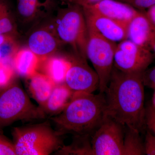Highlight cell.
I'll list each match as a JSON object with an SVG mask.
<instances>
[{"instance_id": "obj_1", "label": "cell", "mask_w": 155, "mask_h": 155, "mask_svg": "<svg viewBox=\"0 0 155 155\" xmlns=\"http://www.w3.org/2000/svg\"><path fill=\"white\" fill-rule=\"evenodd\" d=\"M142 74L123 72L114 66L104 93V116L140 132L146 127Z\"/></svg>"}, {"instance_id": "obj_2", "label": "cell", "mask_w": 155, "mask_h": 155, "mask_svg": "<svg viewBox=\"0 0 155 155\" xmlns=\"http://www.w3.org/2000/svg\"><path fill=\"white\" fill-rule=\"evenodd\" d=\"M105 105L104 93H75L64 110L51 119L61 136H90L103 121Z\"/></svg>"}, {"instance_id": "obj_3", "label": "cell", "mask_w": 155, "mask_h": 155, "mask_svg": "<svg viewBox=\"0 0 155 155\" xmlns=\"http://www.w3.org/2000/svg\"><path fill=\"white\" fill-rule=\"evenodd\" d=\"M53 19L54 29L63 44L72 47L74 53L87 58L86 48L88 35L86 20L81 6L59 2Z\"/></svg>"}, {"instance_id": "obj_4", "label": "cell", "mask_w": 155, "mask_h": 155, "mask_svg": "<svg viewBox=\"0 0 155 155\" xmlns=\"http://www.w3.org/2000/svg\"><path fill=\"white\" fill-rule=\"evenodd\" d=\"M17 155H48L63 147L61 136L48 122L15 127L12 131Z\"/></svg>"}, {"instance_id": "obj_5", "label": "cell", "mask_w": 155, "mask_h": 155, "mask_svg": "<svg viewBox=\"0 0 155 155\" xmlns=\"http://www.w3.org/2000/svg\"><path fill=\"white\" fill-rule=\"evenodd\" d=\"M35 105L16 79L0 89V127L17 121H31L46 117Z\"/></svg>"}, {"instance_id": "obj_6", "label": "cell", "mask_w": 155, "mask_h": 155, "mask_svg": "<svg viewBox=\"0 0 155 155\" xmlns=\"http://www.w3.org/2000/svg\"><path fill=\"white\" fill-rule=\"evenodd\" d=\"M87 58L91 62L98 77L100 92L104 93L114 67V54L117 43L103 37L87 26Z\"/></svg>"}, {"instance_id": "obj_7", "label": "cell", "mask_w": 155, "mask_h": 155, "mask_svg": "<svg viewBox=\"0 0 155 155\" xmlns=\"http://www.w3.org/2000/svg\"><path fill=\"white\" fill-rule=\"evenodd\" d=\"M125 127L104 116L91 135L92 155H123Z\"/></svg>"}, {"instance_id": "obj_8", "label": "cell", "mask_w": 155, "mask_h": 155, "mask_svg": "<svg viewBox=\"0 0 155 155\" xmlns=\"http://www.w3.org/2000/svg\"><path fill=\"white\" fill-rule=\"evenodd\" d=\"M154 58L150 50L126 39L117 44L114 54V66L123 72L142 74Z\"/></svg>"}, {"instance_id": "obj_9", "label": "cell", "mask_w": 155, "mask_h": 155, "mask_svg": "<svg viewBox=\"0 0 155 155\" xmlns=\"http://www.w3.org/2000/svg\"><path fill=\"white\" fill-rule=\"evenodd\" d=\"M70 67L64 84L73 93H93L99 88L96 72L89 67L86 58L74 53L70 56Z\"/></svg>"}, {"instance_id": "obj_10", "label": "cell", "mask_w": 155, "mask_h": 155, "mask_svg": "<svg viewBox=\"0 0 155 155\" xmlns=\"http://www.w3.org/2000/svg\"><path fill=\"white\" fill-rule=\"evenodd\" d=\"M27 47L42 60L56 52L62 42L56 35L52 22L51 25H40L34 27L28 35Z\"/></svg>"}, {"instance_id": "obj_11", "label": "cell", "mask_w": 155, "mask_h": 155, "mask_svg": "<svg viewBox=\"0 0 155 155\" xmlns=\"http://www.w3.org/2000/svg\"><path fill=\"white\" fill-rule=\"evenodd\" d=\"M58 4V0H17V19L24 24H38L52 14Z\"/></svg>"}, {"instance_id": "obj_12", "label": "cell", "mask_w": 155, "mask_h": 155, "mask_svg": "<svg viewBox=\"0 0 155 155\" xmlns=\"http://www.w3.org/2000/svg\"><path fill=\"white\" fill-rule=\"evenodd\" d=\"M126 39L151 51L155 40V25L148 17L146 11H138L128 22Z\"/></svg>"}, {"instance_id": "obj_13", "label": "cell", "mask_w": 155, "mask_h": 155, "mask_svg": "<svg viewBox=\"0 0 155 155\" xmlns=\"http://www.w3.org/2000/svg\"><path fill=\"white\" fill-rule=\"evenodd\" d=\"M82 8L87 25L101 36L116 43L126 39V25Z\"/></svg>"}, {"instance_id": "obj_14", "label": "cell", "mask_w": 155, "mask_h": 155, "mask_svg": "<svg viewBox=\"0 0 155 155\" xmlns=\"http://www.w3.org/2000/svg\"><path fill=\"white\" fill-rule=\"evenodd\" d=\"M82 8L126 26L138 11L131 6L118 0H103L93 5Z\"/></svg>"}, {"instance_id": "obj_15", "label": "cell", "mask_w": 155, "mask_h": 155, "mask_svg": "<svg viewBox=\"0 0 155 155\" xmlns=\"http://www.w3.org/2000/svg\"><path fill=\"white\" fill-rule=\"evenodd\" d=\"M70 64V57L54 53L40 60L37 71L47 75L56 85L62 84Z\"/></svg>"}, {"instance_id": "obj_16", "label": "cell", "mask_w": 155, "mask_h": 155, "mask_svg": "<svg viewBox=\"0 0 155 155\" xmlns=\"http://www.w3.org/2000/svg\"><path fill=\"white\" fill-rule=\"evenodd\" d=\"M74 94L65 84H56L44 104L40 107L46 116H57L64 110Z\"/></svg>"}, {"instance_id": "obj_17", "label": "cell", "mask_w": 155, "mask_h": 155, "mask_svg": "<svg viewBox=\"0 0 155 155\" xmlns=\"http://www.w3.org/2000/svg\"><path fill=\"white\" fill-rule=\"evenodd\" d=\"M39 62L38 57L28 47L19 48L12 61L16 74L26 79L37 71Z\"/></svg>"}, {"instance_id": "obj_18", "label": "cell", "mask_w": 155, "mask_h": 155, "mask_svg": "<svg viewBox=\"0 0 155 155\" xmlns=\"http://www.w3.org/2000/svg\"><path fill=\"white\" fill-rule=\"evenodd\" d=\"M29 91L39 106L44 104L56 85L47 75L36 71L27 78Z\"/></svg>"}, {"instance_id": "obj_19", "label": "cell", "mask_w": 155, "mask_h": 155, "mask_svg": "<svg viewBox=\"0 0 155 155\" xmlns=\"http://www.w3.org/2000/svg\"><path fill=\"white\" fill-rule=\"evenodd\" d=\"M15 11L10 0H0V34L19 36Z\"/></svg>"}, {"instance_id": "obj_20", "label": "cell", "mask_w": 155, "mask_h": 155, "mask_svg": "<svg viewBox=\"0 0 155 155\" xmlns=\"http://www.w3.org/2000/svg\"><path fill=\"white\" fill-rule=\"evenodd\" d=\"M126 127L124 135L123 155L145 154L144 144L142 143L138 130Z\"/></svg>"}, {"instance_id": "obj_21", "label": "cell", "mask_w": 155, "mask_h": 155, "mask_svg": "<svg viewBox=\"0 0 155 155\" xmlns=\"http://www.w3.org/2000/svg\"><path fill=\"white\" fill-rule=\"evenodd\" d=\"M18 38L11 34H0V62H12L20 48Z\"/></svg>"}, {"instance_id": "obj_22", "label": "cell", "mask_w": 155, "mask_h": 155, "mask_svg": "<svg viewBox=\"0 0 155 155\" xmlns=\"http://www.w3.org/2000/svg\"><path fill=\"white\" fill-rule=\"evenodd\" d=\"M15 73L13 66L6 62H0V89L5 87L14 80Z\"/></svg>"}, {"instance_id": "obj_23", "label": "cell", "mask_w": 155, "mask_h": 155, "mask_svg": "<svg viewBox=\"0 0 155 155\" xmlns=\"http://www.w3.org/2000/svg\"><path fill=\"white\" fill-rule=\"evenodd\" d=\"M146 126L155 136V106L149 104L146 108Z\"/></svg>"}, {"instance_id": "obj_24", "label": "cell", "mask_w": 155, "mask_h": 155, "mask_svg": "<svg viewBox=\"0 0 155 155\" xmlns=\"http://www.w3.org/2000/svg\"><path fill=\"white\" fill-rule=\"evenodd\" d=\"M0 155H17L14 143L0 133Z\"/></svg>"}, {"instance_id": "obj_25", "label": "cell", "mask_w": 155, "mask_h": 155, "mask_svg": "<svg viewBox=\"0 0 155 155\" xmlns=\"http://www.w3.org/2000/svg\"><path fill=\"white\" fill-rule=\"evenodd\" d=\"M140 11L147 10L155 5V0H118Z\"/></svg>"}, {"instance_id": "obj_26", "label": "cell", "mask_w": 155, "mask_h": 155, "mask_svg": "<svg viewBox=\"0 0 155 155\" xmlns=\"http://www.w3.org/2000/svg\"><path fill=\"white\" fill-rule=\"evenodd\" d=\"M144 86L155 89V66L148 68L142 74Z\"/></svg>"}, {"instance_id": "obj_27", "label": "cell", "mask_w": 155, "mask_h": 155, "mask_svg": "<svg viewBox=\"0 0 155 155\" xmlns=\"http://www.w3.org/2000/svg\"><path fill=\"white\" fill-rule=\"evenodd\" d=\"M145 153L148 155H155V136L148 130L144 143Z\"/></svg>"}, {"instance_id": "obj_28", "label": "cell", "mask_w": 155, "mask_h": 155, "mask_svg": "<svg viewBox=\"0 0 155 155\" xmlns=\"http://www.w3.org/2000/svg\"><path fill=\"white\" fill-rule=\"evenodd\" d=\"M102 1L103 0H59L61 3L75 4L82 8L93 5Z\"/></svg>"}, {"instance_id": "obj_29", "label": "cell", "mask_w": 155, "mask_h": 155, "mask_svg": "<svg viewBox=\"0 0 155 155\" xmlns=\"http://www.w3.org/2000/svg\"><path fill=\"white\" fill-rule=\"evenodd\" d=\"M146 14L150 20L155 25V5L147 10Z\"/></svg>"}, {"instance_id": "obj_30", "label": "cell", "mask_w": 155, "mask_h": 155, "mask_svg": "<svg viewBox=\"0 0 155 155\" xmlns=\"http://www.w3.org/2000/svg\"><path fill=\"white\" fill-rule=\"evenodd\" d=\"M151 51L153 53L154 57L155 58V40L153 43L152 45Z\"/></svg>"}]
</instances>
